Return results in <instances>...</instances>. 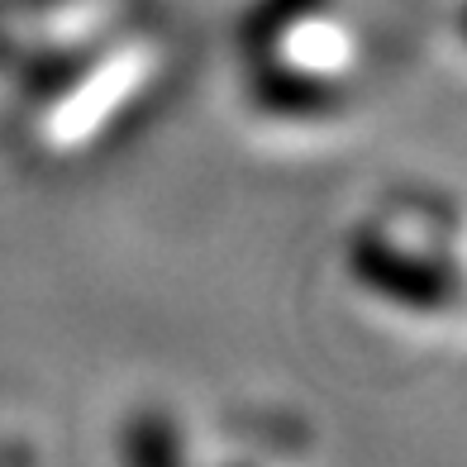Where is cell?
I'll use <instances>...</instances> for the list:
<instances>
[{"mask_svg": "<svg viewBox=\"0 0 467 467\" xmlns=\"http://www.w3.org/2000/svg\"><path fill=\"white\" fill-rule=\"evenodd\" d=\"M348 272L358 286L391 306H406L415 315H439L458 306V267L453 258L430 248H410L381 229H363L348 239Z\"/></svg>", "mask_w": 467, "mask_h": 467, "instance_id": "cell-1", "label": "cell"}, {"mask_svg": "<svg viewBox=\"0 0 467 467\" xmlns=\"http://www.w3.org/2000/svg\"><path fill=\"white\" fill-rule=\"evenodd\" d=\"M110 57V38L96 34V38H77V44H53V48H34L15 62V81L25 100L34 105H57L77 96L87 81L105 67Z\"/></svg>", "mask_w": 467, "mask_h": 467, "instance_id": "cell-3", "label": "cell"}, {"mask_svg": "<svg viewBox=\"0 0 467 467\" xmlns=\"http://www.w3.org/2000/svg\"><path fill=\"white\" fill-rule=\"evenodd\" d=\"M119 453L139 467H172L186 458V439L167 410H139L119 430Z\"/></svg>", "mask_w": 467, "mask_h": 467, "instance_id": "cell-5", "label": "cell"}, {"mask_svg": "<svg viewBox=\"0 0 467 467\" xmlns=\"http://www.w3.org/2000/svg\"><path fill=\"white\" fill-rule=\"evenodd\" d=\"M248 100L272 119H325L344 105V87L329 72L310 67V62H291L272 48V53H258V62H253Z\"/></svg>", "mask_w": 467, "mask_h": 467, "instance_id": "cell-2", "label": "cell"}, {"mask_svg": "<svg viewBox=\"0 0 467 467\" xmlns=\"http://www.w3.org/2000/svg\"><path fill=\"white\" fill-rule=\"evenodd\" d=\"M329 0H253L244 25H239V44L258 57V53H272L286 34H296L306 19L325 15Z\"/></svg>", "mask_w": 467, "mask_h": 467, "instance_id": "cell-4", "label": "cell"}, {"mask_svg": "<svg viewBox=\"0 0 467 467\" xmlns=\"http://www.w3.org/2000/svg\"><path fill=\"white\" fill-rule=\"evenodd\" d=\"M0 5H15V10H25V15H48V10H62V5H72V0H0Z\"/></svg>", "mask_w": 467, "mask_h": 467, "instance_id": "cell-6", "label": "cell"}]
</instances>
